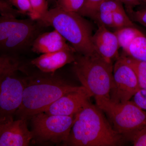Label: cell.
<instances>
[{"label":"cell","mask_w":146,"mask_h":146,"mask_svg":"<svg viewBox=\"0 0 146 146\" xmlns=\"http://www.w3.org/2000/svg\"><path fill=\"white\" fill-rule=\"evenodd\" d=\"M125 53L135 59L146 62V36L144 34L133 39Z\"/></svg>","instance_id":"e0dca14e"},{"label":"cell","mask_w":146,"mask_h":146,"mask_svg":"<svg viewBox=\"0 0 146 146\" xmlns=\"http://www.w3.org/2000/svg\"><path fill=\"white\" fill-rule=\"evenodd\" d=\"M114 33L117 38L120 47L122 48L125 52L133 39L143 34L138 29L133 27H126L118 29Z\"/></svg>","instance_id":"2e32d148"},{"label":"cell","mask_w":146,"mask_h":146,"mask_svg":"<svg viewBox=\"0 0 146 146\" xmlns=\"http://www.w3.org/2000/svg\"><path fill=\"white\" fill-rule=\"evenodd\" d=\"M131 141L135 146H146V126L138 131Z\"/></svg>","instance_id":"4316f807"},{"label":"cell","mask_w":146,"mask_h":146,"mask_svg":"<svg viewBox=\"0 0 146 146\" xmlns=\"http://www.w3.org/2000/svg\"><path fill=\"white\" fill-rule=\"evenodd\" d=\"M140 5H146V0H141Z\"/></svg>","instance_id":"f1b7e54d"},{"label":"cell","mask_w":146,"mask_h":146,"mask_svg":"<svg viewBox=\"0 0 146 146\" xmlns=\"http://www.w3.org/2000/svg\"><path fill=\"white\" fill-rule=\"evenodd\" d=\"M44 27L30 18L19 19L0 15V54L14 56L31 46Z\"/></svg>","instance_id":"8992f818"},{"label":"cell","mask_w":146,"mask_h":146,"mask_svg":"<svg viewBox=\"0 0 146 146\" xmlns=\"http://www.w3.org/2000/svg\"><path fill=\"white\" fill-rule=\"evenodd\" d=\"M122 55L136 74L141 89H146V62L137 60L126 54Z\"/></svg>","instance_id":"ac0fdd59"},{"label":"cell","mask_w":146,"mask_h":146,"mask_svg":"<svg viewBox=\"0 0 146 146\" xmlns=\"http://www.w3.org/2000/svg\"><path fill=\"white\" fill-rule=\"evenodd\" d=\"M137 10H126L127 13L131 21L137 22L146 28V5H139Z\"/></svg>","instance_id":"cb8c5ba5"},{"label":"cell","mask_w":146,"mask_h":146,"mask_svg":"<svg viewBox=\"0 0 146 146\" xmlns=\"http://www.w3.org/2000/svg\"><path fill=\"white\" fill-rule=\"evenodd\" d=\"M141 109L146 110V89H140L133 96V100Z\"/></svg>","instance_id":"484cf974"},{"label":"cell","mask_w":146,"mask_h":146,"mask_svg":"<svg viewBox=\"0 0 146 146\" xmlns=\"http://www.w3.org/2000/svg\"><path fill=\"white\" fill-rule=\"evenodd\" d=\"M31 47L33 52L42 54L63 50L76 52L74 49L67 44L66 39L55 29L52 31L41 33L35 39Z\"/></svg>","instance_id":"4fadbf2b"},{"label":"cell","mask_w":146,"mask_h":146,"mask_svg":"<svg viewBox=\"0 0 146 146\" xmlns=\"http://www.w3.org/2000/svg\"><path fill=\"white\" fill-rule=\"evenodd\" d=\"M85 0H56V7L68 12L78 13L82 8Z\"/></svg>","instance_id":"7402d4cb"},{"label":"cell","mask_w":146,"mask_h":146,"mask_svg":"<svg viewBox=\"0 0 146 146\" xmlns=\"http://www.w3.org/2000/svg\"><path fill=\"white\" fill-rule=\"evenodd\" d=\"M73 70L91 97L110 98L113 79V63L106 62L98 53L76 55Z\"/></svg>","instance_id":"277c9868"},{"label":"cell","mask_w":146,"mask_h":146,"mask_svg":"<svg viewBox=\"0 0 146 146\" xmlns=\"http://www.w3.org/2000/svg\"><path fill=\"white\" fill-rule=\"evenodd\" d=\"M140 89L133 69L126 62L123 56H120L113 66L110 98L117 102L127 101Z\"/></svg>","instance_id":"ba28073f"},{"label":"cell","mask_w":146,"mask_h":146,"mask_svg":"<svg viewBox=\"0 0 146 146\" xmlns=\"http://www.w3.org/2000/svg\"><path fill=\"white\" fill-rule=\"evenodd\" d=\"M48 2V3L49 4H51L52 3L55 2L56 0H47Z\"/></svg>","instance_id":"f546056e"},{"label":"cell","mask_w":146,"mask_h":146,"mask_svg":"<svg viewBox=\"0 0 146 146\" xmlns=\"http://www.w3.org/2000/svg\"><path fill=\"white\" fill-rule=\"evenodd\" d=\"M92 40L97 52L106 62L112 63V60L119 57L117 38L104 26L98 25Z\"/></svg>","instance_id":"7c38bea8"},{"label":"cell","mask_w":146,"mask_h":146,"mask_svg":"<svg viewBox=\"0 0 146 146\" xmlns=\"http://www.w3.org/2000/svg\"><path fill=\"white\" fill-rule=\"evenodd\" d=\"M127 9H133L141 4V0H120Z\"/></svg>","instance_id":"83f0119b"},{"label":"cell","mask_w":146,"mask_h":146,"mask_svg":"<svg viewBox=\"0 0 146 146\" xmlns=\"http://www.w3.org/2000/svg\"><path fill=\"white\" fill-rule=\"evenodd\" d=\"M21 68L20 61L15 56L0 54V74L16 72Z\"/></svg>","instance_id":"d6986e66"},{"label":"cell","mask_w":146,"mask_h":146,"mask_svg":"<svg viewBox=\"0 0 146 146\" xmlns=\"http://www.w3.org/2000/svg\"><path fill=\"white\" fill-rule=\"evenodd\" d=\"M32 11L29 18L35 21L40 19L48 10L47 0H29Z\"/></svg>","instance_id":"44dd1931"},{"label":"cell","mask_w":146,"mask_h":146,"mask_svg":"<svg viewBox=\"0 0 146 146\" xmlns=\"http://www.w3.org/2000/svg\"><path fill=\"white\" fill-rule=\"evenodd\" d=\"M24 81L23 100L15 115L27 120L44 112L63 95L83 87L71 85L52 75L30 77Z\"/></svg>","instance_id":"7a4b0ae2"},{"label":"cell","mask_w":146,"mask_h":146,"mask_svg":"<svg viewBox=\"0 0 146 146\" xmlns=\"http://www.w3.org/2000/svg\"><path fill=\"white\" fill-rule=\"evenodd\" d=\"M104 0H85L82 8L78 12L83 17L92 18L100 4Z\"/></svg>","instance_id":"603a6c76"},{"label":"cell","mask_w":146,"mask_h":146,"mask_svg":"<svg viewBox=\"0 0 146 146\" xmlns=\"http://www.w3.org/2000/svg\"><path fill=\"white\" fill-rule=\"evenodd\" d=\"M84 17L78 13L64 11L55 7L37 21L45 27H52L57 31L70 43L76 52L89 55L97 52L92 42L91 25Z\"/></svg>","instance_id":"3957f363"},{"label":"cell","mask_w":146,"mask_h":146,"mask_svg":"<svg viewBox=\"0 0 146 146\" xmlns=\"http://www.w3.org/2000/svg\"><path fill=\"white\" fill-rule=\"evenodd\" d=\"M96 106L104 112L116 131L125 140L131 141L146 126V112L131 101H114L105 97H94Z\"/></svg>","instance_id":"5b68a950"},{"label":"cell","mask_w":146,"mask_h":146,"mask_svg":"<svg viewBox=\"0 0 146 146\" xmlns=\"http://www.w3.org/2000/svg\"><path fill=\"white\" fill-rule=\"evenodd\" d=\"M112 18L113 28L116 30L126 27H136L123 7L114 11L112 13Z\"/></svg>","instance_id":"ffe728a7"},{"label":"cell","mask_w":146,"mask_h":146,"mask_svg":"<svg viewBox=\"0 0 146 146\" xmlns=\"http://www.w3.org/2000/svg\"><path fill=\"white\" fill-rule=\"evenodd\" d=\"M33 139L28 128L27 120H5L0 127V146H27Z\"/></svg>","instance_id":"8fae6325"},{"label":"cell","mask_w":146,"mask_h":146,"mask_svg":"<svg viewBox=\"0 0 146 146\" xmlns=\"http://www.w3.org/2000/svg\"><path fill=\"white\" fill-rule=\"evenodd\" d=\"M123 5L120 0H104L92 19L98 25H102L106 28H113L112 13L123 7Z\"/></svg>","instance_id":"9a60e30c"},{"label":"cell","mask_w":146,"mask_h":146,"mask_svg":"<svg viewBox=\"0 0 146 146\" xmlns=\"http://www.w3.org/2000/svg\"><path fill=\"white\" fill-rule=\"evenodd\" d=\"M91 96L84 87L63 95L43 112L49 115L74 116L90 102Z\"/></svg>","instance_id":"30bf717a"},{"label":"cell","mask_w":146,"mask_h":146,"mask_svg":"<svg viewBox=\"0 0 146 146\" xmlns=\"http://www.w3.org/2000/svg\"><path fill=\"white\" fill-rule=\"evenodd\" d=\"M5 121V120L0 119V127H1V124L4 121Z\"/></svg>","instance_id":"4dcf8cb0"},{"label":"cell","mask_w":146,"mask_h":146,"mask_svg":"<svg viewBox=\"0 0 146 146\" xmlns=\"http://www.w3.org/2000/svg\"><path fill=\"white\" fill-rule=\"evenodd\" d=\"M75 115L59 116L44 112L33 115L30 119L33 139L38 144H64L69 137Z\"/></svg>","instance_id":"52a82bcc"},{"label":"cell","mask_w":146,"mask_h":146,"mask_svg":"<svg viewBox=\"0 0 146 146\" xmlns=\"http://www.w3.org/2000/svg\"><path fill=\"white\" fill-rule=\"evenodd\" d=\"M75 53L63 50L44 54L32 60L31 63L43 72L54 73L64 65L73 63L75 59Z\"/></svg>","instance_id":"5bb4252c"},{"label":"cell","mask_w":146,"mask_h":146,"mask_svg":"<svg viewBox=\"0 0 146 146\" xmlns=\"http://www.w3.org/2000/svg\"><path fill=\"white\" fill-rule=\"evenodd\" d=\"M20 13L5 0H0V15L9 17L17 18Z\"/></svg>","instance_id":"d4e9b609"},{"label":"cell","mask_w":146,"mask_h":146,"mask_svg":"<svg viewBox=\"0 0 146 146\" xmlns=\"http://www.w3.org/2000/svg\"><path fill=\"white\" fill-rule=\"evenodd\" d=\"M16 73L0 74V119H13L22 104L24 79Z\"/></svg>","instance_id":"9c48e42d"},{"label":"cell","mask_w":146,"mask_h":146,"mask_svg":"<svg viewBox=\"0 0 146 146\" xmlns=\"http://www.w3.org/2000/svg\"><path fill=\"white\" fill-rule=\"evenodd\" d=\"M125 139L114 129L102 111L91 102L75 115L69 137L63 145L71 146H115Z\"/></svg>","instance_id":"6da1fadb"}]
</instances>
